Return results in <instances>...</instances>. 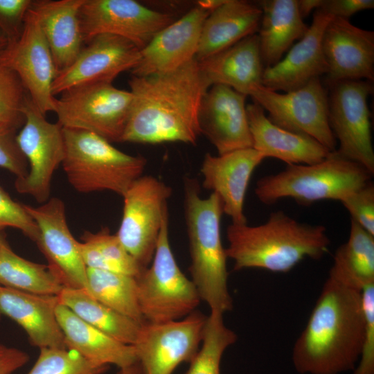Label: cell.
Listing matches in <instances>:
<instances>
[{
  "label": "cell",
  "mask_w": 374,
  "mask_h": 374,
  "mask_svg": "<svg viewBox=\"0 0 374 374\" xmlns=\"http://www.w3.org/2000/svg\"><path fill=\"white\" fill-rule=\"evenodd\" d=\"M366 335L362 292L328 277L292 353L300 374H341L355 368Z\"/></svg>",
  "instance_id": "obj_2"
},
{
  "label": "cell",
  "mask_w": 374,
  "mask_h": 374,
  "mask_svg": "<svg viewBox=\"0 0 374 374\" xmlns=\"http://www.w3.org/2000/svg\"><path fill=\"white\" fill-rule=\"evenodd\" d=\"M87 44L72 64L56 74L51 87L53 96L82 85L112 83L140 58V50L122 37L98 35Z\"/></svg>",
  "instance_id": "obj_17"
},
{
  "label": "cell",
  "mask_w": 374,
  "mask_h": 374,
  "mask_svg": "<svg viewBox=\"0 0 374 374\" xmlns=\"http://www.w3.org/2000/svg\"><path fill=\"white\" fill-rule=\"evenodd\" d=\"M237 339L236 334L225 326L223 314L211 312L204 326L201 348L185 374H221L223 354Z\"/></svg>",
  "instance_id": "obj_35"
},
{
  "label": "cell",
  "mask_w": 374,
  "mask_h": 374,
  "mask_svg": "<svg viewBox=\"0 0 374 374\" xmlns=\"http://www.w3.org/2000/svg\"><path fill=\"white\" fill-rule=\"evenodd\" d=\"M226 0H206L199 1L197 6H199L210 12L222 5Z\"/></svg>",
  "instance_id": "obj_47"
},
{
  "label": "cell",
  "mask_w": 374,
  "mask_h": 374,
  "mask_svg": "<svg viewBox=\"0 0 374 374\" xmlns=\"http://www.w3.org/2000/svg\"><path fill=\"white\" fill-rule=\"evenodd\" d=\"M57 298L80 319L114 339L127 345L135 343L142 323L103 304L84 290L64 287Z\"/></svg>",
  "instance_id": "obj_31"
},
{
  "label": "cell",
  "mask_w": 374,
  "mask_h": 374,
  "mask_svg": "<svg viewBox=\"0 0 374 374\" xmlns=\"http://www.w3.org/2000/svg\"><path fill=\"white\" fill-rule=\"evenodd\" d=\"M64 157L62 168L68 181L79 193L109 190L121 196L146 166L141 156L127 154L99 135L62 127Z\"/></svg>",
  "instance_id": "obj_6"
},
{
  "label": "cell",
  "mask_w": 374,
  "mask_h": 374,
  "mask_svg": "<svg viewBox=\"0 0 374 374\" xmlns=\"http://www.w3.org/2000/svg\"><path fill=\"white\" fill-rule=\"evenodd\" d=\"M333 17L320 8L314 10L312 22L304 36L272 66L265 68L262 84L276 91L299 89L328 71L323 48L324 29Z\"/></svg>",
  "instance_id": "obj_22"
},
{
  "label": "cell",
  "mask_w": 374,
  "mask_h": 374,
  "mask_svg": "<svg viewBox=\"0 0 374 374\" xmlns=\"http://www.w3.org/2000/svg\"><path fill=\"white\" fill-rule=\"evenodd\" d=\"M328 84L341 80H374V32L332 17L322 36Z\"/></svg>",
  "instance_id": "obj_19"
},
{
  "label": "cell",
  "mask_w": 374,
  "mask_h": 374,
  "mask_svg": "<svg viewBox=\"0 0 374 374\" xmlns=\"http://www.w3.org/2000/svg\"><path fill=\"white\" fill-rule=\"evenodd\" d=\"M351 220L374 235V186L369 182L341 201Z\"/></svg>",
  "instance_id": "obj_39"
},
{
  "label": "cell",
  "mask_w": 374,
  "mask_h": 374,
  "mask_svg": "<svg viewBox=\"0 0 374 374\" xmlns=\"http://www.w3.org/2000/svg\"><path fill=\"white\" fill-rule=\"evenodd\" d=\"M172 193L159 179L141 175L122 196L123 217L116 235L143 269L152 260Z\"/></svg>",
  "instance_id": "obj_9"
},
{
  "label": "cell",
  "mask_w": 374,
  "mask_h": 374,
  "mask_svg": "<svg viewBox=\"0 0 374 374\" xmlns=\"http://www.w3.org/2000/svg\"><path fill=\"white\" fill-rule=\"evenodd\" d=\"M32 0H0V30L9 44L19 37Z\"/></svg>",
  "instance_id": "obj_41"
},
{
  "label": "cell",
  "mask_w": 374,
  "mask_h": 374,
  "mask_svg": "<svg viewBox=\"0 0 374 374\" xmlns=\"http://www.w3.org/2000/svg\"><path fill=\"white\" fill-rule=\"evenodd\" d=\"M79 242L87 268L103 269L136 277L143 269L107 228L97 233L84 231Z\"/></svg>",
  "instance_id": "obj_34"
},
{
  "label": "cell",
  "mask_w": 374,
  "mask_h": 374,
  "mask_svg": "<svg viewBox=\"0 0 374 374\" xmlns=\"http://www.w3.org/2000/svg\"><path fill=\"white\" fill-rule=\"evenodd\" d=\"M210 12L197 6L161 30L141 50L132 75L175 70L195 57L203 24Z\"/></svg>",
  "instance_id": "obj_20"
},
{
  "label": "cell",
  "mask_w": 374,
  "mask_h": 374,
  "mask_svg": "<svg viewBox=\"0 0 374 374\" xmlns=\"http://www.w3.org/2000/svg\"><path fill=\"white\" fill-rule=\"evenodd\" d=\"M250 97L268 113L267 118L274 124L307 135L330 152L336 150L337 141L328 121V91L320 78L283 93L262 84L253 90Z\"/></svg>",
  "instance_id": "obj_10"
},
{
  "label": "cell",
  "mask_w": 374,
  "mask_h": 374,
  "mask_svg": "<svg viewBox=\"0 0 374 374\" xmlns=\"http://www.w3.org/2000/svg\"><path fill=\"white\" fill-rule=\"evenodd\" d=\"M329 276L362 290L374 283V235L350 220L349 237L336 251Z\"/></svg>",
  "instance_id": "obj_30"
},
{
  "label": "cell",
  "mask_w": 374,
  "mask_h": 374,
  "mask_svg": "<svg viewBox=\"0 0 374 374\" xmlns=\"http://www.w3.org/2000/svg\"><path fill=\"white\" fill-rule=\"evenodd\" d=\"M38 229L35 243L48 261V267L65 288L88 292L87 268L79 242L71 233L64 203L51 197L38 206L24 204Z\"/></svg>",
  "instance_id": "obj_15"
},
{
  "label": "cell",
  "mask_w": 374,
  "mask_h": 374,
  "mask_svg": "<svg viewBox=\"0 0 374 374\" xmlns=\"http://www.w3.org/2000/svg\"><path fill=\"white\" fill-rule=\"evenodd\" d=\"M133 96L112 83L76 87L55 98L54 110L62 127L95 133L109 142H122Z\"/></svg>",
  "instance_id": "obj_8"
},
{
  "label": "cell",
  "mask_w": 374,
  "mask_h": 374,
  "mask_svg": "<svg viewBox=\"0 0 374 374\" xmlns=\"http://www.w3.org/2000/svg\"><path fill=\"white\" fill-rule=\"evenodd\" d=\"M117 374H144L138 360L133 364L119 368Z\"/></svg>",
  "instance_id": "obj_46"
},
{
  "label": "cell",
  "mask_w": 374,
  "mask_h": 374,
  "mask_svg": "<svg viewBox=\"0 0 374 374\" xmlns=\"http://www.w3.org/2000/svg\"><path fill=\"white\" fill-rule=\"evenodd\" d=\"M84 42L98 35L125 38L143 49L175 19L134 0H84L79 11Z\"/></svg>",
  "instance_id": "obj_14"
},
{
  "label": "cell",
  "mask_w": 374,
  "mask_h": 374,
  "mask_svg": "<svg viewBox=\"0 0 374 374\" xmlns=\"http://www.w3.org/2000/svg\"><path fill=\"white\" fill-rule=\"evenodd\" d=\"M28 361L26 352L0 343V374H12Z\"/></svg>",
  "instance_id": "obj_44"
},
{
  "label": "cell",
  "mask_w": 374,
  "mask_h": 374,
  "mask_svg": "<svg viewBox=\"0 0 374 374\" xmlns=\"http://www.w3.org/2000/svg\"><path fill=\"white\" fill-rule=\"evenodd\" d=\"M200 71L211 87L228 86L245 96L262 85L263 66L257 33L202 61Z\"/></svg>",
  "instance_id": "obj_25"
},
{
  "label": "cell",
  "mask_w": 374,
  "mask_h": 374,
  "mask_svg": "<svg viewBox=\"0 0 374 374\" xmlns=\"http://www.w3.org/2000/svg\"><path fill=\"white\" fill-rule=\"evenodd\" d=\"M0 64L16 73L43 115L53 112L55 97L51 87L56 71L38 18L30 8L19 37L0 54Z\"/></svg>",
  "instance_id": "obj_16"
},
{
  "label": "cell",
  "mask_w": 374,
  "mask_h": 374,
  "mask_svg": "<svg viewBox=\"0 0 374 374\" xmlns=\"http://www.w3.org/2000/svg\"><path fill=\"white\" fill-rule=\"evenodd\" d=\"M27 94L16 73L0 64V132L15 133L23 126Z\"/></svg>",
  "instance_id": "obj_37"
},
{
  "label": "cell",
  "mask_w": 374,
  "mask_h": 374,
  "mask_svg": "<svg viewBox=\"0 0 374 374\" xmlns=\"http://www.w3.org/2000/svg\"><path fill=\"white\" fill-rule=\"evenodd\" d=\"M246 97L228 86L213 84L202 100L198 115L200 134L218 154L253 148Z\"/></svg>",
  "instance_id": "obj_18"
},
{
  "label": "cell",
  "mask_w": 374,
  "mask_h": 374,
  "mask_svg": "<svg viewBox=\"0 0 374 374\" xmlns=\"http://www.w3.org/2000/svg\"><path fill=\"white\" fill-rule=\"evenodd\" d=\"M136 280L145 321L181 319L195 311L200 303L194 283L181 271L174 257L168 238V213L163 220L152 260Z\"/></svg>",
  "instance_id": "obj_7"
},
{
  "label": "cell",
  "mask_w": 374,
  "mask_h": 374,
  "mask_svg": "<svg viewBox=\"0 0 374 374\" xmlns=\"http://www.w3.org/2000/svg\"><path fill=\"white\" fill-rule=\"evenodd\" d=\"M55 315L67 348L95 363L118 368L137 361L133 346L123 344L86 323L68 308L59 303Z\"/></svg>",
  "instance_id": "obj_28"
},
{
  "label": "cell",
  "mask_w": 374,
  "mask_h": 374,
  "mask_svg": "<svg viewBox=\"0 0 374 374\" xmlns=\"http://www.w3.org/2000/svg\"><path fill=\"white\" fill-rule=\"evenodd\" d=\"M207 317L194 311L167 322L144 321L133 346L144 374H172L183 362H190L202 343Z\"/></svg>",
  "instance_id": "obj_13"
},
{
  "label": "cell",
  "mask_w": 374,
  "mask_h": 374,
  "mask_svg": "<svg viewBox=\"0 0 374 374\" xmlns=\"http://www.w3.org/2000/svg\"><path fill=\"white\" fill-rule=\"evenodd\" d=\"M328 121L339 147L335 152L374 173L371 113V81L341 80L329 84Z\"/></svg>",
  "instance_id": "obj_11"
},
{
  "label": "cell",
  "mask_w": 374,
  "mask_h": 374,
  "mask_svg": "<svg viewBox=\"0 0 374 374\" xmlns=\"http://www.w3.org/2000/svg\"><path fill=\"white\" fill-rule=\"evenodd\" d=\"M366 321V335L359 359L353 374H374V284L362 290Z\"/></svg>",
  "instance_id": "obj_40"
},
{
  "label": "cell",
  "mask_w": 374,
  "mask_h": 374,
  "mask_svg": "<svg viewBox=\"0 0 374 374\" xmlns=\"http://www.w3.org/2000/svg\"><path fill=\"white\" fill-rule=\"evenodd\" d=\"M372 175L361 165L334 151L319 163L287 165L281 172L262 177L257 181L255 193L267 205L283 198H292L302 205L324 199L341 202L371 182Z\"/></svg>",
  "instance_id": "obj_5"
},
{
  "label": "cell",
  "mask_w": 374,
  "mask_h": 374,
  "mask_svg": "<svg viewBox=\"0 0 374 374\" xmlns=\"http://www.w3.org/2000/svg\"><path fill=\"white\" fill-rule=\"evenodd\" d=\"M246 109L253 148L265 158H276L287 165H310L323 161L332 152L307 135L274 124L257 103L247 105Z\"/></svg>",
  "instance_id": "obj_24"
},
{
  "label": "cell",
  "mask_w": 374,
  "mask_h": 374,
  "mask_svg": "<svg viewBox=\"0 0 374 374\" xmlns=\"http://www.w3.org/2000/svg\"><path fill=\"white\" fill-rule=\"evenodd\" d=\"M226 237V253L235 271L258 268L286 273L305 258H321L330 244L323 225L300 222L283 211L271 213L266 222L257 226L231 223Z\"/></svg>",
  "instance_id": "obj_3"
},
{
  "label": "cell",
  "mask_w": 374,
  "mask_h": 374,
  "mask_svg": "<svg viewBox=\"0 0 374 374\" xmlns=\"http://www.w3.org/2000/svg\"><path fill=\"white\" fill-rule=\"evenodd\" d=\"M262 11L256 3L226 0L206 18L195 55L202 61L258 31Z\"/></svg>",
  "instance_id": "obj_27"
},
{
  "label": "cell",
  "mask_w": 374,
  "mask_h": 374,
  "mask_svg": "<svg viewBox=\"0 0 374 374\" xmlns=\"http://www.w3.org/2000/svg\"><path fill=\"white\" fill-rule=\"evenodd\" d=\"M6 227L19 229L35 242L38 229L24 204L14 201L0 186V232Z\"/></svg>",
  "instance_id": "obj_38"
},
{
  "label": "cell",
  "mask_w": 374,
  "mask_h": 374,
  "mask_svg": "<svg viewBox=\"0 0 374 374\" xmlns=\"http://www.w3.org/2000/svg\"><path fill=\"white\" fill-rule=\"evenodd\" d=\"M57 296L39 295L0 285V317L15 321L31 345L67 348L55 315Z\"/></svg>",
  "instance_id": "obj_23"
},
{
  "label": "cell",
  "mask_w": 374,
  "mask_h": 374,
  "mask_svg": "<svg viewBox=\"0 0 374 374\" xmlns=\"http://www.w3.org/2000/svg\"><path fill=\"white\" fill-rule=\"evenodd\" d=\"M184 194L191 280L211 312L224 314L233 309V299L228 287V258L221 238L222 204L214 193L202 198L194 179L185 181Z\"/></svg>",
  "instance_id": "obj_4"
},
{
  "label": "cell",
  "mask_w": 374,
  "mask_h": 374,
  "mask_svg": "<svg viewBox=\"0 0 374 374\" xmlns=\"http://www.w3.org/2000/svg\"><path fill=\"white\" fill-rule=\"evenodd\" d=\"M84 2L37 0L30 6L51 50L56 74L70 66L82 48L79 11Z\"/></svg>",
  "instance_id": "obj_26"
},
{
  "label": "cell",
  "mask_w": 374,
  "mask_h": 374,
  "mask_svg": "<svg viewBox=\"0 0 374 374\" xmlns=\"http://www.w3.org/2000/svg\"><path fill=\"white\" fill-rule=\"evenodd\" d=\"M0 167L14 174L16 179L28 175V162L18 146L15 132H0Z\"/></svg>",
  "instance_id": "obj_42"
},
{
  "label": "cell",
  "mask_w": 374,
  "mask_h": 374,
  "mask_svg": "<svg viewBox=\"0 0 374 374\" xmlns=\"http://www.w3.org/2000/svg\"><path fill=\"white\" fill-rule=\"evenodd\" d=\"M129 84L133 100L122 142H196L199 110L210 86L195 57L170 72L132 75Z\"/></svg>",
  "instance_id": "obj_1"
},
{
  "label": "cell",
  "mask_w": 374,
  "mask_h": 374,
  "mask_svg": "<svg viewBox=\"0 0 374 374\" xmlns=\"http://www.w3.org/2000/svg\"><path fill=\"white\" fill-rule=\"evenodd\" d=\"M3 238L2 235L0 234V242H1V239Z\"/></svg>",
  "instance_id": "obj_49"
},
{
  "label": "cell",
  "mask_w": 374,
  "mask_h": 374,
  "mask_svg": "<svg viewBox=\"0 0 374 374\" xmlns=\"http://www.w3.org/2000/svg\"><path fill=\"white\" fill-rule=\"evenodd\" d=\"M256 4L262 11L257 35L265 69L278 63L309 26L300 15L297 0H262Z\"/></svg>",
  "instance_id": "obj_29"
},
{
  "label": "cell",
  "mask_w": 374,
  "mask_h": 374,
  "mask_svg": "<svg viewBox=\"0 0 374 374\" xmlns=\"http://www.w3.org/2000/svg\"><path fill=\"white\" fill-rule=\"evenodd\" d=\"M109 367L91 362L72 349L42 348L27 374H103Z\"/></svg>",
  "instance_id": "obj_36"
},
{
  "label": "cell",
  "mask_w": 374,
  "mask_h": 374,
  "mask_svg": "<svg viewBox=\"0 0 374 374\" xmlns=\"http://www.w3.org/2000/svg\"><path fill=\"white\" fill-rule=\"evenodd\" d=\"M322 0H297L298 9L303 18L321 7Z\"/></svg>",
  "instance_id": "obj_45"
},
{
  "label": "cell",
  "mask_w": 374,
  "mask_h": 374,
  "mask_svg": "<svg viewBox=\"0 0 374 374\" xmlns=\"http://www.w3.org/2000/svg\"><path fill=\"white\" fill-rule=\"evenodd\" d=\"M9 43L7 37L0 30V54L8 47Z\"/></svg>",
  "instance_id": "obj_48"
},
{
  "label": "cell",
  "mask_w": 374,
  "mask_h": 374,
  "mask_svg": "<svg viewBox=\"0 0 374 374\" xmlns=\"http://www.w3.org/2000/svg\"><path fill=\"white\" fill-rule=\"evenodd\" d=\"M265 157L253 148L213 156L206 154L201 166L203 187L220 199L223 213L232 224H247L244 212L246 192L251 175Z\"/></svg>",
  "instance_id": "obj_21"
},
{
  "label": "cell",
  "mask_w": 374,
  "mask_h": 374,
  "mask_svg": "<svg viewBox=\"0 0 374 374\" xmlns=\"http://www.w3.org/2000/svg\"><path fill=\"white\" fill-rule=\"evenodd\" d=\"M88 294L114 310L138 322H144L137 294L136 277L87 268Z\"/></svg>",
  "instance_id": "obj_33"
},
{
  "label": "cell",
  "mask_w": 374,
  "mask_h": 374,
  "mask_svg": "<svg viewBox=\"0 0 374 374\" xmlns=\"http://www.w3.org/2000/svg\"><path fill=\"white\" fill-rule=\"evenodd\" d=\"M23 113L25 121L16 141L27 160L28 172L16 179L15 186L18 193L29 195L42 204L50 199L53 176L64 157L62 127L46 121L28 94Z\"/></svg>",
  "instance_id": "obj_12"
},
{
  "label": "cell",
  "mask_w": 374,
  "mask_h": 374,
  "mask_svg": "<svg viewBox=\"0 0 374 374\" xmlns=\"http://www.w3.org/2000/svg\"><path fill=\"white\" fill-rule=\"evenodd\" d=\"M373 8V0H322L319 8L333 17L348 19L359 11Z\"/></svg>",
  "instance_id": "obj_43"
},
{
  "label": "cell",
  "mask_w": 374,
  "mask_h": 374,
  "mask_svg": "<svg viewBox=\"0 0 374 374\" xmlns=\"http://www.w3.org/2000/svg\"><path fill=\"white\" fill-rule=\"evenodd\" d=\"M0 285L39 295L58 296L64 287L47 265L16 254L3 238L0 242Z\"/></svg>",
  "instance_id": "obj_32"
}]
</instances>
